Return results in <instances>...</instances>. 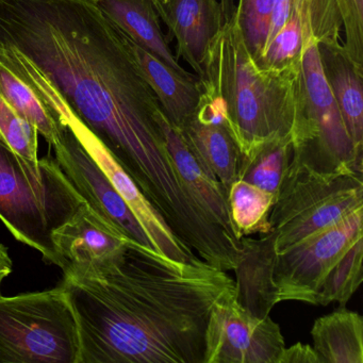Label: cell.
Segmentation results:
<instances>
[{"instance_id": "44dd1931", "label": "cell", "mask_w": 363, "mask_h": 363, "mask_svg": "<svg viewBox=\"0 0 363 363\" xmlns=\"http://www.w3.org/2000/svg\"><path fill=\"white\" fill-rule=\"evenodd\" d=\"M0 94L31 124L50 145L60 141L67 129L58 112L48 107L39 95L18 75L0 63Z\"/></svg>"}, {"instance_id": "9a60e30c", "label": "cell", "mask_w": 363, "mask_h": 363, "mask_svg": "<svg viewBox=\"0 0 363 363\" xmlns=\"http://www.w3.org/2000/svg\"><path fill=\"white\" fill-rule=\"evenodd\" d=\"M159 18L195 75L201 77L206 50L220 26V0H155Z\"/></svg>"}, {"instance_id": "ba28073f", "label": "cell", "mask_w": 363, "mask_h": 363, "mask_svg": "<svg viewBox=\"0 0 363 363\" xmlns=\"http://www.w3.org/2000/svg\"><path fill=\"white\" fill-rule=\"evenodd\" d=\"M307 107L308 135L293 145V154L323 173L362 175L363 159L357 156L339 107L323 73L318 45L311 42L301 62Z\"/></svg>"}, {"instance_id": "8992f818", "label": "cell", "mask_w": 363, "mask_h": 363, "mask_svg": "<svg viewBox=\"0 0 363 363\" xmlns=\"http://www.w3.org/2000/svg\"><path fill=\"white\" fill-rule=\"evenodd\" d=\"M363 209L362 175L323 173L292 154L269 214L275 254Z\"/></svg>"}, {"instance_id": "83f0119b", "label": "cell", "mask_w": 363, "mask_h": 363, "mask_svg": "<svg viewBox=\"0 0 363 363\" xmlns=\"http://www.w3.org/2000/svg\"><path fill=\"white\" fill-rule=\"evenodd\" d=\"M12 271L13 262L10 257L9 250L3 243H0V289L3 286L4 280L11 275Z\"/></svg>"}, {"instance_id": "8fae6325", "label": "cell", "mask_w": 363, "mask_h": 363, "mask_svg": "<svg viewBox=\"0 0 363 363\" xmlns=\"http://www.w3.org/2000/svg\"><path fill=\"white\" fill-rule=\"evenodd\" d=\"M52 147L59 167L84 201L131 242L155 250L126 201L69 126Z\"/></svg>"}, {"instance_id": "6da1fadb", "label": "cell", "mask_w": 363, "mask_h": 363, "mask_svg": "<svg viewBox=\"0 0 363 363\" xmlns=\"http://www.w3.org/2000/svg\"><path fill=\"white\" fill-rule=\"evenodd\" d=\"M0 63L88 128L165 222L195 211L157 121L158 99L94 0H0Z\"/></svg>"}, {"instance_id": "277c9868", "label": "cell", "mask_w": 363, "mask_h": 363, "mask_svg": "<svg viewBox=\"0 0 363 363\" xmlns=\"http://www.w3.org/2000/svg\"><path fill=\"white\" fill-rule=\"evenodd\" d=\"M363 209L269 258V303L344 306L362 284Z\"/></svg>"}, {"instance_id": "f1b7e54d", "label": "cell", "mask_w": 363, "mask_h": 363, "mask_svg": "<svg viewBox=\"0 0 363 363\" xmlns=\"http://www.w3.org/2000/svg\"><path fill=\"white\" fill-rule=\"evenodd\" d=\"M94 1H95V0H94Z\"/></svg>"}, {"instance_id": "ffe728a7", "label": "cell", "mask_w": 363, "mask_h": 363, "mask_svg": "<svg viewBox=\"0 0 363 363\" xmlns=\"http://www.w3.org/2000/svg\"><path fill=\"white\" fill-rule=\"evenodd\" d=\"M318 363H363V318L342 306L320 316L311 329Z\"/></svg>"}, {"instance_id": "e0dca14e", "label": "cell", "mask_w": 363, "mask_h": 363, "mask_svg": "<svg viewBox=\"0 0 363 363\" xmlns=\"http://www.w3.org/2000/svg\"><path fill=\"white\" fill-rule=\"evenodd\" d=\"M323 73L339 107L357 156L363 159V72L352 62L343 44H318Z\"/></svg>"}, {"instance_id": "7402d4cb", "label": "cell", "mask_w": 363, "mask_h": 363, "mask_svg": "<svg viewBox=\"0 0 363 363\" xmlns=\"http://www.w3.org/2000/svg\"><path fill=\"white\" fill-rule=\"evenodd\" d=\"M275 195L243 180H235L228 190L231 218L240 238L267 235Z\"/></svg>"}, {"instance_id": "603a6c76", "label": "cell", "mask_w": 363, "mask_h": 363, "mask_svg": "<svg viewBox=\"0 0 363 363\" xmlns=\"http://www.w3.org/2000/svg\"><path fill=\"white\" fill-rule=\"evenodd\" d=\"M292 154L293 142L290 138L269 142L250 158H241L238 179L258 186L276 197Z\"/></svg>"}, {"instance_id": "ac0fdd59", "label": "cell", "mask_w": 363, "mask_h": 363, "mask_svg": "<svg viewBox=\"0 0 363 363\" xmlns=\"http://www.w3.org/2000/svg\"><path fill=\"white\" fill-rule=\"evenodd\" d=\"M108 20L131 41L184 75H193L178 62L161 28L155 0H95Z\"/></svg>"}, {"instance_id": "4316f807", "label": "cell", "mask_w": 363, "mask_h": 363, "mask_svg": "<svg viewBox=\"0 0 363 363\" xmlns=\"http://www.w3.org/2000/svg\"><path fill=\"white\" fill-rule=\"evenodd\" d=\"M277 363H318V356L312 346L301 342L284 347Z\"/></svg>"}, {"instance_id": "52a82bcc", "label": "cell", "mask_w": 363, "mask_h": 363, "mask_svg": "<svg viewBox=\"0 0 363 363\" xmlns=\"http://www.w3.org/2000/svg\"><path fill=\"white\" fill-rule=\"evenodd\" d=\"M79 350L62 282L39 292L0 294V363H78Z\"/></svg>"}, {"instance_id": "7a4b0ae2", "label": "cell", "mask_w": 363, "mask_h": 363, "mask_svg": "<svg viewBox=\"0 0 363 363\" xmlns=\"http://www.w3.org/2000/svg\"><path fill=\"white\" fill-rule=\"evenodd\" d=\"M61 282L77 320L78 363H203L212 308L235 294L224 269L135 242Z\"/></svg>"}, {"instance_id": "2e32d148", "label": "cell", "mask_w": 363, "mask_h": 363, "mask_svg": "<svg viewBox=\"0 0 363 363\" xmlns=\"http://www.w3.org/2000/svg\"><path fill=\"white\" fill-rule=\"evenodd\" d=\"M128 41L135 61L158 99L163 113L174 126L182 129L194 116L203 95L199 76L184 75L129 38Z\"/></svg>"}, {"instance_id": "5b68a950", "label": "cell", "mask_w": 363, "mask_h": 363, "mask_svg": "<svg viewBox=\"0 0 363 363\" xmlns=\"http://www.w3.org/2000/svg\"><path fill=\"white\" fill-rule=\"evenodd\" d=\"M82 201L56 159L45 157L38 163L29 162L0 135V220L18 241L61 269L52 233Z\"/></svg>"}, {"instance_id": "d4e9b609", "label": "cell", "mask_w": 363, "mask_h": 363, "mask_svg": "<svg viewBox=\"0 0 363 363\" xmlns=\"http://www.w3.org/2000/svg\"><path fill=\"white\" fill-rule=\"evenodd\" d=\"M0 135L25 160L39 162V131L0 94Z\"/></svg>"}, {"instance_id": "5bb4252c", "label": "cell", "mask_w": 363, "mask_h": 363, "mask_svg": "<svg viewBox=\"0 0 363 363\" xmlns=\"http://www.w3.org/2000/svg\"><path fill=\"white\" fill-rule=\"evenodd\" d=\"M163 139L178 175L193 199L203 211L233 239L241 241L231 218L228 191L213 176L210 175L195 155L191 152L182 131L174 126L162 109L157 114Z\"/></svg>"}, {"instance_id": "7c38bea8", "label": "cell", "mask_w": 363, "mask_h": 363, "mask_svg": "<svg viewBox=\"0 0 363 363\" xmlns=\"http://www.w3.org/2000/svg\"><path fill=\"white\" fill-rule=\"evenodd\" d=\"M59 114L126 201L147 233L155 250L167 258L180 262H190L199 259V257L190 247L178 239L158 210L146 199L130 176L118 164V161L96 137L72 114L67 112H60Z\"/></svg>"}, {"instance_id": "cb8c5ba5", "label": "cell", "mask_w": 363, "mask_h": 363, "mask_svg": "<svg viewBox=\"0 0 363 363\" xmlns=\"http://www.w3.org/2000/svg\"><path fill=\"white\" fill-rule=\"evenodd\" d=\"M275 5L276 0H238V23L258 69L264 55Z\"/></svg>"}, {"instance_id": "9c48e42d", "label": "cell", "mask_w": 363, "mask_h": 363, "mask_svg": "<svg viewBox=\"0 0 363 363\" xmlns=\"http://www.w3.org/2000/svg\"><path fill=\"white\" fill-rule=\"evenodd\" d=\"M337 0H276L264 55L259 69L282 71L301 67L306 48L343 44Z\"/></svg>"}, {"instance_id": "484cf974", "label": "cell", "mask_w": 363, "mask_h": 363, "mask_svg": "<svg viewBox=\"0 0 363 363\" xmlns=\"http://www.w3.org/2000/svg\"><path fill=\"white\" fill-rule=\"evenodd\" d=\"M348 58L363 72V0H337Z\"/></svg>"}, {"instance_id": "4fadbf2b", "label": "cell", "mask_w": 363, "mask_h": 363, "mask_svg": "<svg viewBox=\"0 0 363 363\" xmlns=\"http://www.w3.org/2000/svg\"><path fill=\"white\" fill-rule=\"evenodd\" d=\"M63 276L79 275L109 262L131 242L82 201L77 211L52 233Z\"/></svg>"}, {"instance_id": "3957f363", "label": "cell", "mask_w": 363, "mask_h": 363, "mask_svg": "<svg viewBox=\"0 0 363 363\" xmlns=\"http://www.w3.org/2000/svg\"><path fill=\"white\" fill-rule=\"evenodd\" d=\"M220 3V29L208 45L199 77L201 108L228 130L242 158L275 140L299 143L308 133L301 67L258 69L242 37L235 0Z\"/></svg>"}, {"instance_id": "d6986e66", "label": "cell", "mask_w": 363, "mask_h": 363, "mask_svg": "<svg viewBox=\"0 0 363 363\" xmlns=\"http://www.w3.org/2000/svg\"><path fill=\"white\" fill-rule=\"evenodd\" d=\"M191 152L227 191L238 179L242 154L225 126L199 112L179 129Z\"/></svg>"}, {"instance_id": "30bf717a", "label": "cell", "mask_w": 363, "mask_h": 363, "mask_svg": "<svg viewBox=\"0 0 363 363\" xmlns=\"http://www.w3.org/2000/svg\"><path fill=\"white\" fill-rule=\"evenodd\" d=\"M284 347L279 325L255 315L233 294L212 308L203 363H277Z\"/></svg>"}]
</instances>
